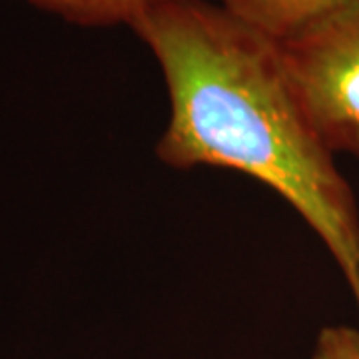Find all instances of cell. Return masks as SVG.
<instances>
[{"instance_id":"5","label":"cell","mask_w":359,"mask_h":359,"mask_svg":"<svg viewBox=\"0 0 359 359\" xmlns=\"http://www.w3.org/2000/svg\"><path fill=\"white\" fill-rule=\"evenodd\" d=\"M311 359H359V332L346 325L325 327Z\"/></svg>"},{"instance_id":"4","label":"cell","mask_w":359,"mask_h":359,"mask_svg":"<svg viewBox=\"0 0 359 359\" xmlns=\"http://www.w3.org/2000/svg\"><path fill=\"white\" fill-rule=\"evenodd\" d=\"M46 13L65 18L66 22L88 28L132 26L142 14L170 0H28Z\"/></svg>"},{"instance_id":"3","label":"cell","mask_w":359,"mask_h":359,"mask_svg":"<svg viewBox=\"0 0 359 359\" xmlns=\"http://www.w3.org/2000/svg\"><path fill=\"white\" fill-rule=\"evenodd\" d=\"M353 2L358 0H219L236 18L278 42Z\"/></svg>"},{"instance_id":"1","label":"cell","mask_w":359,"mask_h":359,"mask_svg":"<svg viewBox=\"0 0 359 359\" xmlns=\"http://www.w3.org/2000/svg\"><path fill=\"white\" fill-rule=\"evenodd\" d=\"M130 28L168 88L158 158L236 170L280 194L330 250L359 309L358 202L295 100L278 42L208 0H170Z\"/></svg>"},{"instance_id":"2","label":"cell","mask_w":359,"mask_h":359,"mask_svg":"<svg viewBox=\"0 0 359 359\" xmlns=\"http://www.w3.org/2000/svg\"><path fill=\"white\" fill-rule=\"evenodd\" d=\"M278 48L295 100L323 146L359 160V0L280 40Z\"/></svg>"}]
</instances>
